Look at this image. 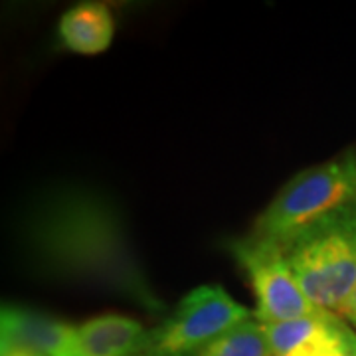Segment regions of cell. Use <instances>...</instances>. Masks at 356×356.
<instances>
[{"mask_svg":"<svg viewBox=\"0 0 356 356\" xmlns=\"http://www.w3.org/2000/svg\"><path fill=\"white\" fill-rule=\"evenodd\" d=\"M18 248L40 277L111 293L151 315L166 311L119 208L99 192L72 184L40 194L20 218Z\"/></svg>","mask_w":356,"mask_h":356,"instance_id":"obj_1","label":"cell"},{"mask_svg":"<svg viewBox=\"0 0 356 356\" xmlns=\"http://www.w3.org/2000/svg\"><path fill=\"white\" fill-rule=\"evenodd\" d=\"M305 297L341 313L356 287V200L280 243Z\"/></svg>","mask_w":356,"mask_h":356,"instance_id":"obj_2","label":"cell"},{"mask_svg":"<svg viewBox=\"0 0 356 356\" xmlns=\"http://www.w3.org/2000/svg\"><path fill=\"white\" fill-rule=\"evenodd\" d=\"M356 200V147L301 170L257 216L252 234L283 243L318 218Z\"/></svg>","mask_w":356,"mask_h":356,"instance_id":"obj_3","label":"cell"},{"mask_svg":"<svg viewBox=\"0 0 356 356\" xmlns=\"http://www.w3.org/2000/svg\"><path fill=\"white\" fill-rule=\"evenodd\" d=\"M248 318L252 313L222 285H200L149 331L140 356H192Z\"/></svg>","mask_w":356,"mask_h":356,"instance_id":"obj_4","label":"cell"},{"mask_svg":"<svg viewBox=\"0 0 356 356\" xmlns=\"http://www.w3.org/2000/svg\"><path fill=\"white\" fill-rule=\"evenodd\" d=\"M228 252L245 273L255 297V318L264 325L307 317L318 311L305 297L277 242L254 234L229 240Z\"/></svg>","mask_w":356,"mask_h":356,"instance_id":"obj_5","label":"cell"},{"mask_svg":"<svg viewBox=\"0 0 356 356\" xmlns=\"http://www.w3.org/2000/svg\"><path fill=\"white\" fill-rule=\"evenodd\" d=\"M266 332L273 356H356V331L331 311L266 325Z\"/></svg>","mask_w":356,"mask_h":356,"instance_id":"obj_6","label":"cell"},{"mask_svg":"<svg viewBox=\"0 0 356 356\" xmlns=\"http://www.w3.org/2000/svg\"><path fill=\"white\" fill-rule=\"evenodd\" d=\"M2 344L24 346L42 356H83L77 327L36 309L6 305L2 309Z\"/></svg>","mask_w":356,"mask_h":356,"instance_id":"obj_7","label":"cell"},{"mask_svg":"<svg viewBox=\"0 0 356 356\" xmlns=\"http://www.w3.org/2000/svg\"><path fill=\"white\" fill-rule=\"evenodd\" d=\"M149 331L125 315H99L77 327L83 356H140Z\"/></svg>","mask_w":356,"mask_h":356,"instance_id":"obj_8","label":"cell"},{"mask_svg":"<svg viewBox=\"0 0 356 356\" xmlns=\"http://www.w3.org/2000/svg\"><path fill=\"white\" fill-rule=\"evenodd\" d=\"M115 36V16L103 2H81L65 10L58 22V38L65 50L79 56L105 51Z\"/></svg>","mask_w":356,"mask_h":356,"instance_id":"obj_9","label":"cell"},{"mask_svg":"<svg viewBox=\"0 0 356 356\" xmlns=\"http://www.w3.org/2000/svg\"><path fill=\"white\" fill-rule=\"evenodd\" d=\"M192 356H273L266 325L252 317L236 325Z\"/></svg>","mask_w":356,"mask_h":356,"instance_id":"obj_10","label":"cell"},{"mask_svg":"<svg viewBox=\"0 0 356 356\" xmlns=\"http://www.w3.org/2000/svg\"><path fill=\"white\" fill-rule=\"evenodd\" d=\"M2 356H42L24 346H14V344H2Z\"/></svg>","mask_w":356,"mask_h":356,"instance_id":"obj_11","label":"cell"},{"mask_svg":"<svg viewBox=\"0 0 356 356\" xmlns=\"http://www.w3.org/2000/svg\"><path fill=\"white\" fill-rule=\"evenodd\" d=\"M339 315L344 318L356 317V287H355V291H353V295H350V299L346 301V305L343 307V311H341Z\"/></svg>","mask_w":356,"mask_h":356,"instance_id":"obj_12","label":"cell"},{"mask_svg":"<svg viewBox=\"0 0 356 356\" xmlns=\"http://www.w3.org/2000/svg\"><path fill=\"white\" fill-rule=\"evenodd\" d=\"M346 321H348V323H350V327H353V329H355V331H356V317L346 318Z\"/></svg>","mask_w":356,"mask_h":356,"instance_id":"obj_13","label":"cell"}]
</instances>
